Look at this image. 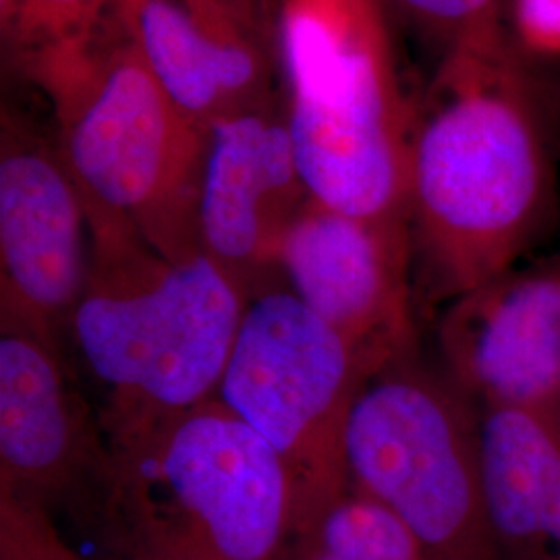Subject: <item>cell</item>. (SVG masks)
Returning a JSON list of instances; mask_svg holds the SVG:
<instances>
[{"label": "cell", "instance_id": "1", "mask_svg": "<svg viewBox=\"0 0 560 560\" xmlns=\"http://www.w3.org/2000/svg\"><path fill=\"white\" fill-rule=\"evenodd\" d=\"M550 101L501 30L442 55L413 104V264L448 303L520 266L557 208Z\"/></svg>", "mask_w": 560, "mask_h": 560}, {"label": "cell", "instance_id": "2", "mask_svg": "<svg viewBox=\"0 0 560 560\" xmlns=\"http://www.w3.org/2000/svg\"><path fill=\"white\" fill-rule=\"evenodd\" d=\"M85 212L90 270L69 330L104 388L110 441L219 397L249 301L203 252L166 260L119 217Z\"/></svg>", "mask_w": 560, "mask_h": 560}, {"label": "cell", "instance_id": "3", "mask_svg": "<svg viewBox=\"0 0 560 560\" xmlns=\"http://www.w3.org/2000/svg\"><path fill=\"white\" fill-rule=\"evenodd\" d=\"M381 0H279L275 52L303 180L330 210L409 222L413 102Z\"/></svg>", "mask_w": 560, "mask_h": 560}, {"label": "cell", "instance_id": "4", "mask_svg": "<svg viewBox=\"0 0 560 560\" xmlns=\"http://www.w3.org/2000/svg\"><path fill=\"white\" fill-rule=\"evenodd\" d=\"M104 509L129 560H284L295 499L219 397L110 439Z\"/></svg>", "mask_w": 560, "mask_h": 560}, {"label": "cell", "instance_id": "5", "mask_svg": "<svg viewBox=\"0 0 560 560\" xmlns=\"http://www.w3.org/2000/svg\"><path fill=\"white\" fill-rule=\"evenodd\" d=\"M52 106L60 154L83 200L138 231L166 260L201 254L208 129L150 73L117 4L98 36L30 78Z\"/></svg>", "mask_w": 560, "mask_h": 560}, {"label": "cell", "instance_id": "6", "mask_svg": "<svg viewBox=\"0 0 560 560\" xmlns=\"http://www.w3.org/2000/svg\"><path fill=\"white\" fill-rule=\"evenodd\" d=\"M351 486L409 529L425 560H501L481 483L478 411L416 353L361 390L347 425Z\"/></svg>", "mask_w": 560, "mask_h": 560}, {"label": "cell", "instance_id": "7", "mask_svg": "<svg viewBox=\"0 0 560 560\" xmlns=\"http://www.w3.org/2000/svg\"><path fill=\"white\" fill-rule=\"evenodd\" d=\"M376 374L289 289L249 301L219 399L282 460L295 499L291 538L351 488L347 425Z\"/></svg>", "mask_w": 560, "mask_h": 560}, {"label": "cell", "instance_id": "8", "mask_svg": "<svg viewBox=\"0 0 560 560\" xmlns=\"http://www.w3.org/2000/svg\"><path fill=\"white\" fill-rule=\"evenodd\" d=\"M90 270V226L80 185L23 113L0 119V326L59 345Z\"/></svg>", "mask_w": 560, "mask_h": 560}, {"label": "cell", "instance_id": "9", "mask_svg": "<svg viewBox=\"0 0 560 560\" xmlns=\"http://www.w3.org/2000/svg\"><path fill=\"white\" fill-rule=\"evenodd\" d=\"M280 270L287 289L378 372L416 353L409 222L358 219L312 198L284 237Z\"/></svg>", "mask_w": 560, "mask_h": 560}, {"label": "cell", "instance_id": "10", "mask_svg": "<svg viewBox=\"0 0 560 560\" xmlns=\"http://www.w3.org/2000/svg\"><path fill=\"white\" fill-rule=\"evenodd\" d=\"M310 200L284 104L277 96L210 125L201 180V252L247 301L287 289L282 243Z\"/></svg>", "mask_w": 560, "mask_h": 560}, {"label": "cell", "instance_id": "11", "mask_svg": "<svg viewBox=\"0 0 560 560\" xmlns=\"http://www.w3.org/2000/svg\"><path fill=\"white\" fill-rule=\"evenodd\" d=\"M439 342L442 374L476 411L559 416L560 254L520 264L448 301Z\"/></svg>", "mask_w": 560, "mask_h": 560}, {"label": "cell", "instance_id": "12", "mask_svg": "<svg viewBox=\"0 0 560 560\" xmlns=\"http://www.w3.org/2000/svg\"><path fill=\"white\" fill-rule=\"evenodd\" d=\"M150 73L185 117L217 120L275 98V11L264 0H117Z\"/></svg>", "mask_w": 560, "mask_h": 560}, {"label": "cell", "instance_id": "13", "mask_svg": "<svg viewBox=\"0 0 560 560\" xmlns=\"http://www.w3.org/2000/svg\"><path fill=\"white\" fill-rule=\"evenodd\" d=\"M110 451L75 390L59 345L0 326V492L50 504L94 486L104 502Z\"/></svg>", "mask_w": 560, "mask_h": 560}, {"label": "cell", "instance_id": "14", "mask_svg": "<svg viewBox=\"0 0 560 560\" xmlns=\"http://www.w3.org/2000/svg\"><path fill=\"white\" fill-rule=\"evenodd\" d=\"M481 483L501 560H560V418L478 411Z\"/></svg>", "mask_w": 560, "mask_h": 560}, {"label": "cell", "instance_id": "15", "mask_svg": "<svg viewBox=\"0 0 560 560\" xmlns=\"http://www.w3.org/2000/svg\"><path fill=\"white\" fill-rule=\"evenodd\" d=\"M284 560H425L409 529L384 504L349 488L300 529Z\"/></svg>", "mask_w": 560, "mask_h": 560}, {"label": "cell", "instance_id": "16", "mask_svg": "<svg viewBox=\"0 0 560 560\" xmlns=\"http://www.w3.org/2000/svg\"><path fill=\"white\" fill-rule=\"evenodd\" d=\"M117 0H0L4 62L27 81L98 36Z\"/></svg>", "mask_w": 560, "mask_h": 560}, {"label": "cell", "instance_id": "17", "mask_svg": "<svg viewBox=\"0 0 560 560\" xmlns=\"http://www.w3.org/2000/svg\"><path fill=\"white\" fill-rule=\"evenodd\" d=\"M390 20L418 32L442 55L506 25L509 0H381Z\"/></svg>", "mask_w": 560, "mask_h": 560}, {"label": "cell", "instance_id": "18", "mask_svg": "<svg viewBox=\"0 0 560 560\" xmlns=\"http://www.w3.org/2000/svg\"><path fill=\"white\" fill-rule=\"evenodd\" d=\"M0 560H85L59 536L48 511L0 492Z\"/></svg>", "mask_w": 560, "mask_h": 560}, {"label": "cell", "instance_id": "19", "mask_svg": "<svg viewBox=\"0 0 560 560\" xmlns=\"http://www.w3.org/2000/svg\"><path fill=\"white\" fill-rule=\"evenodd\" d=\"M506 27L525 50L560 52V0H509Z\"/></svg>", "mask_w": 560, "mask_h": 560}, {"label": "cell", "instance_id": "20", "mask_svg": "<svg viewBox=\"0 0 560 560\" xmlns=\"http://www.w3.org/2000/svg\"><path fill=\"white\" fill-rule=\"evenodd\" d=\"M264 2H268V4H270V0H264Z\"/></svg>", "mask_w": 560, "mask_h": 560}, {"label": "cell", "instance_id": "21", "mask_svg": "<svg viewBox=\"0 0 560 560\" xmlns=\"http://www.w3.org/2000/svg\"><path fill=\"white\" fill-rule=\"evenodd\" d=\"M559 418H560V409H559Z\"/></svg>", "mask_w": 560, "mask_h": 560}]
</instances>
